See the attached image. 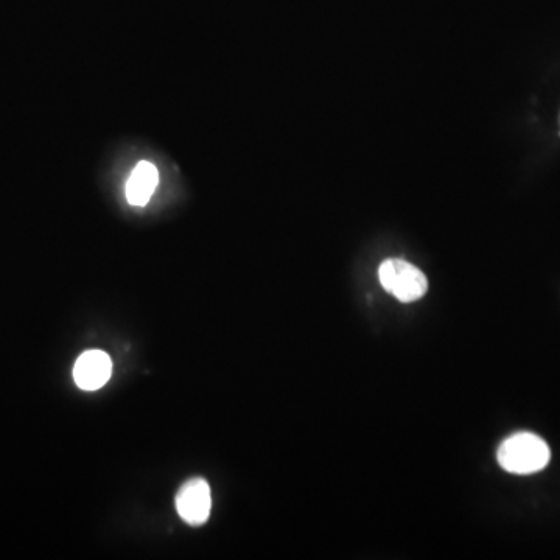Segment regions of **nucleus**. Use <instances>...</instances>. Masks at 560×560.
Listing matches in <instances>:
<instances>
[{
	"mask_svg": "<svg viewBox=\"0 0 560 560\" xmlns=\"http://www.w3.org/2000/svg\"><path fill=\"white\" fill-rule=\"evenodd\" d=\"M497 459L506 472L531 475L548 466L551 452L548 444L537 434L517 433L500 445Z\"/></svg>",
	"mask_w": 560,
	"mask_h": 560,
	"instance_id": "obj_1",
	"label": "nucleus"
},
{
	"mask_svg": "<svg viewBox=\"0 0 560 560\" xmlns=\"http://www.w3.org/2000/svg\"><path fill=\"white\" fill-rule=\"evenodd\" d=\"M378 277L383 288L405 304L424 298L428 290L427 276L405 260H385L380 265Z\"/></svg>",
	"mask_w": 560,
	"mask_h": 560,
	"instance_id": "obj_2",
	"label": "nucleus"
},
{
	"mask_svg": "<svg viewBox=\"0 0 560 560\" xmlns=\"http://www.w3.org/2000/svg\"><path fill=\"white\" fill-rule=\"evenodd\" d=\"M179 517L190 526H201L209 520L212 511L210 487L203 478H193L182 484L176 495Z\"/></svg>",
	"mask_w": 560,
	"mask_h": 560,
	"instance_id": "obj_3",
	"label": "nucleus"
},
{
	"mask_svg": "<svg viewBox=\"0 0 560 560\" xmlns=\"http://www.w3.org/2000/svg\"><path fill=\"white\" fill-rule=\"evenodd\" d=\"M112 375V360L103 350H88L78 357L74 380L83 391H97Z\"/></svg>",
	"mask_w": 560,
	"mask_h": 560,
	"instance_id": "obj_4",
	"label": "nucleus"
},
{
	"mask_svg": "<svg viewBox=\"0 0 560 560\" xmlns=\"http://www.w3.org/2000/svg\"><path fill=\"white\" fill-rule=\"evenodd\" d=\"M158 184V168L150 162H139L126 182V200L133 206H147Z\"/></svg>",
	"mask_w": 560,
	"mask_h": 560,
	"instance_id": "obj_5",
	"label": "nucleus"
}]
</instances>
